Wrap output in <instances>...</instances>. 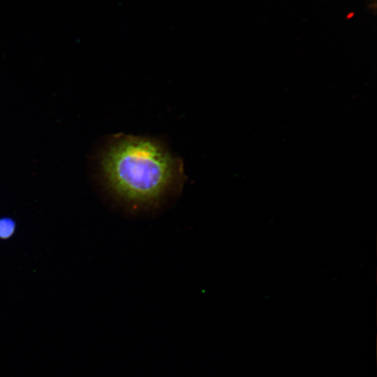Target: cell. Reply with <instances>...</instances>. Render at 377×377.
<instances>
[{
  "label": "cell",
  "mask_w": 377,
  "mask_h": 377,
  "mask_svg": "<svg viewBox=\"0 0 377 377\" xmlns=\"http://www.w3.org/2000/svg\"><path fill=\"white\" fill-rule=\"evenodd\" d=\"M105 183L114 196L137 209L152 207L185 178L181 158L158 140L114 135L101 158Z\"/></svg>",
  "instance_id": "cell-1"
},
{
  "label": "cell",
  "mask_w": 377,
  "mask_h": 377,
  "mask_svg": "<svg viewBox=\"0 0 377 377\" xmlns=\"http://www.w3.org/2000/svg\"><path fill=\"white\" fill-rule=\"evenodd\" d=\"M15 223L10 219H0V238L6 239L10 237L15 231Z\"/></svg>",
  "instance_id": "cell-2"
}]
</instances>
